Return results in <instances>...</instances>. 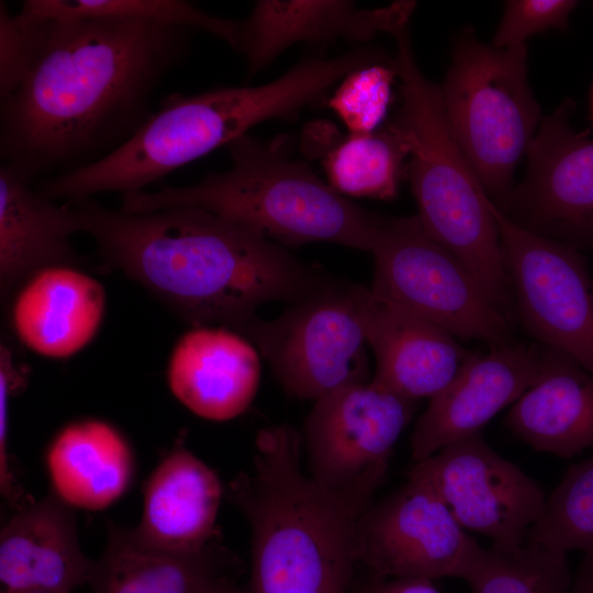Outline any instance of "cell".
Instances as JSON below:
<instances>
[{"label": "cell", "mask_w": 593, "mask_h": 593, "mask_svg": "<svg viewBox=\"0 0 593 593\" xmlns=\"http://www.w3.org/2000/svg\"><path fill=\"white\" fill-rule=\"evenodd\" d=\"M48 21L34 64L0 108L2 164L30 183L125 143L153 114L152 96L194 31L124 18Z\"/></svg>", "instance_id": "6da1fadb"}, {"label": "cell", "mask_w": 593, "mask_h": 593, "mask_svg": "<svg viewBox=\"0 0 593 593\" xmlns=\"http://www.w3.org/2000/svg\"><path fill=\"white\" fill-rule=\"evenodd\" d=\"M101 257L197 326L239 332L267 302L301 301L327 284L324 270L286 247L206 210L149 213L68 202Z\"/></svg>", "instance_id": "7a4b0ae2"}, {"label": "cell", "mask_w": 593, "mask_h": 593, "mask_svg": "<svg viewBox=\"0 0 593 593\" xmlns=\"http://www.w3.org/2000/svg\"><path fill=\"white\" fill-rule=\"evenodd\" d=\"M373 60L370 49L334 58L309 57L261 86L170 96L120 147L94 163L49 177L37 191L68 202L102 192L142 191L177 168L230 145L258 123L294 114Z\"/></svg>", "instance_id": "3957f363"}, {"label": "cell", "mask_w": 593, "mask_h": 593, "mask_svg": "<svg viewBox=\"0 0 593 593\" xmlns=\"http://www.w3.org/2000/svg\"><path fill=\"white\" fill-rule=\"evenodd\" d=\"M301 433L288 424L258 430L250 471L224 491L251 533L245 593L350 589L362 511L321 488L302 467Z\"/></svg>", "instance_id": "277c9868"}, {"label": "cell", "mask_w": 593, "mask_h": 593, "mask_svg": "<svg viewBox=\"0 0 593 593\" xmlns=\"http://www.w3.org/2000/svg\"><path fill=\"white\" fill-rule=\"evenodd\" d=\"M290 138L245 134L228 145L232 166L184 187L121 195L120 210L149 213L191 205L244 225L283 247L334 243L370 251L384 216L324 182L291 154Z\"/></svg>", "instance_id": "5b68a950"}, {"label": "cell", "mask_w": 593, "mask_h": 593, "mask_svg": "<svg viewBox=\"0 0 593 593\" xmlns=\"http://www.w3.org/2000/svg\"><path fill=\"white\" fill-rule=\"evenodd\" d=\"M394 57L402 104L390 123L406 146L407 175L425 230L473 273L505 315L513 300L491 199L456 142L440 86L417 66L409 24L398 30Z\"/></svg>", "instance_id": "8992f818"}, {"label": "cell", "mask_w": 593, "mask_h": 593, "mask_svg": "<svg viewBox=\"0 0 593 593\" xmlns=\"http://www.w3.org/2000/svg\"><path fill=\"white\" fill-rule=\"evenodd\" d=\"M449 128L494 204L513 189L514 171L541 121L527 76V47L497 48L461 31L440 86Z\"/></svg>", "instance_id": "52a82bcc"}, {"label": "cell", "mask_w": 593, "mask_h": 593, "mask_svg": "<svg viewBox=\"0 0 593 593\" xmlns=\"http://www.w3.org/2000/svg\"><path fill=\"white\" fill-rule=\"evenodd\" d=\"M370 253L371 291L440 326L491 347L511 343L510 321L469 268L423 226L417 215L383 217Z\"/></svg>", "instance_id": "ba28073f"}, {"label": "cell", "mask_w": 593, "mask_h": 593, "mask_svg": "<svg viewBox=\"0 0 593 593\" xmlns=\"http://www.w3.org/2000/svg\"><path fill=\"white\" fill-rule=\"evenodd\" d=\"M350 284L333 278L278 317L257 316L238 332L254 344L288 394L315 402L370 381L368 344Z\"/></svg>", "instance_id": "9c48e42d"}, {"label": "cell", "mask_w": 593, "mask_h": 593, "mask_svg": "<svg viewBox=\"0 0 593 593\" xmlns=\"http://www.w3.org/2000/svg\"><path fill=\"white\" fill-rule=\"evenodd\" d=\"M416 401L372 379L318 399L301 433L309 475L325 491L367 511Z\"/></svg>", "instance_id": "30bf717a"}, {"label": "cell", "mask_w": 593, "mask_h": 593, "mask_svg": "<svg viewBox=\"0 0 593 593\" xmlns=\"http://www.w3.org/2000/svg\"><path fill=\"white\" fill-rule=\"evenodd\" d=\"M491 209L522 325L541 345L593 373V277L585 258L571 246L517 226L493 202Z\"/></svg>", "instance_id": "8fae6325"}, {"label": "cell", "mask_w": 593, "mask_h": 593, "mask_svg": "<svg viewBox=\"0 0 593 593\" xmlns=\"http://www.w3.org/2000/svg\"><path fill=\"white\" fill-rule=\"evenodd\" d=\"M573 110L566 100L541 119L524 179L493 204L524 230L593 250V138L573 130Z\"/></svg>", "instance_id": "7c38bea8"}, {"label": "cell", "mask_w": 593, "mask_h": 593, "mask_svg": "<svg viewBox=\"0 0 593 593\" xmlns=\"http://www.w3.org/2000/svg\"><path fill=\"white\" fill-rule=\"evenodd\" d=\"M406 477L428 485L465 530L497 546L525 542L547 500L541 486L493 450L481 433L415 462Z\"/></svg>", "instance_id": "4fadbf2b"}, {"label": "cell", "mask_w": 593, "mask_h": 593, "mask_svg": "<svg viewBox=\"0 0 593 593\" xmlns=\"http://www.w3.org/2000/svg\"><path fill=\"white\" fill-rule=\"evenodd\" d=\"M482 546L422 481L406 483L361 515L357 563L373 578L465 579Z\"/></svg>", "instance_id": "5bb4252c"}, {"label": "cell", "mask_w": 593, "mask_h": 593, "mask_svg": "<svg viewBox=\"0 0 593 593\" xmlns=\"http://www.w3.org/2000/svg\"><path fill=\"white\" fill-rule=\"evenodd\" d=\"M546 360V346L513 342L491 347L486 354H472L417 419L411 435L413 460H424L447 445L481 433L539 379Z\"/></svg>", "instance_id": "9a60e30c"}, {"label": "cell", "mask_w": 593, "mask_h": 593, "mask_svg": "<svg viewBox=\"0 0 593 593\" xmlns=\"http://www.w3.org/2000/svg\"><path fill=\"white\" fill-rule=\"evenodd\" d=\"M368 346L376 358L372 380L411 400L434 398L472 356L433 322L359 284H350Z\"/></svg>", "instance_id": "2e32d148"}, {"label": "cell", "mask_w": 593, "mask_h": 593, "mask_svg": "<svg viewBox=\"0 0 593 593\" xmlns=\"http://www.w3.org/2000/svg\"><path fill=\"white\" fill-rule=\"evenodd\" d=\"M415 7L412 0L376 9L342 0H260L240 21L237 51L245 57L250 78L293 44L338 38L366 42L380 33L393 36L410 24Z\"/></svg>", "instance_id": "e0dca14e"}, {"label": "cell", "mask_w": 593, "mask_h": 593, "mask_svg": "<svg viewBox=\"0 0 593 593\" xmlns=\"http://www.w3.org/2000/svg\"><path fill=\"white\" fill-rule=\"evenodd\" d=\"M259 353L226 327L197 326L181 336L168 365L172 394L191 412L211 421L244 413L259 388Z\"/></svg>", "instance_id": "ac0fdd59"}, {"label": "cell", "mask_w": 593, "mask_h": 593, "mask_svg": "<svg viewBox=\"0 0 593 593\" xmlns=\"http://www.w3.org/2000/svg\"><path fill=\"white\" fill-rule=\"evenodd\" d=\"M74 507L51 492L18 510L0 533L4 590L71 593L88 584L94 561L80 548Z\"/></svg>", "instance_id": "d6986e66"}, {"label": "cell", "mask_w": 593, "mask_h": 593, "mask_svg": "<svg viewBox=\"0 0 593 593\" xmlns=\"http://www.w3.org/2000/svg\"><path fill=\"white\" fill-rule=\"evenodd\" d=\"M224 491L214 470L177 446L149 477L141 522L130 535L150 549L199 550L220 534L216 517Z\"/></svg>", "instance_id": "ffe728a7"}, {"label": "cell", "mask_w": 593, "mask_h": 593, "mask_svg": "<svg viewBox=\"0 0 593 593\" xmlns=\"http://www.w3.org/2000/svg\"><path fill=\"white\" fill-rule=\"evenodd\" d=\"M102 284L70 265L44 267L27 277L11 306L21 343L49 358L69 357L87 346L104 314Z\"/></svg>", "instance_id": "44dd1931"}, {"label": "cell", "mask_w": 593, "mask_h": 593, "mask_svg": "<svg viewBox=\"0 0 593 593\" xmlns=\"http://www.w3.org/2000/svg\"><path fill=\"white\" fill-rule=\"evenodd\" d=\"M242 562L221 533L203 548L168 552L138 545L127 528L108 524V544L94 561L91 593H205L216 581L239 575Z\"/></svg>", "instance_id": "7402d4cb"}, {"label": "cell", "mask_w": 593, "mask_h": 593, "mask_svg": "<svg viewBox=\"0 0 593 593\" xmlns=\"http://www.w3.org/2000/svg\"><path fill=\"white\" fill-rule=\"evenodd\" d=\"M505 425L535 450L561 458L593 447V373L547 347L544 372L512 404Z\"/></svg>", "instance_id": "603a6c76"}, {"label": "cell", "mask_w": 593, "mask_h": 593, "mask_svg": "<svg viewBox=\"0 0 593 593\" xmlns=\"http://www.w3.org/2000/svg\"><path fill=\"white\" fill-rule=\"evenodd\" d=\"M81 231L71 206L31 189V183L7 165L0 167V289L11 290L35 271L71 265L77 255L70 237Z\"/></svg>", "instance_id": "cb8c5ba5"}, {"label": "cell", "mask_w": 593, "mask_h": 593, "mask_svg": "<svg viewBox=\"0 0 593 593\" xmlns=\"http://www.w3.org/2000/svg\"><path fill=\"white\" fill-rule=\"evenodd\" d=\"M53 493L71 507L103 510L119 500L133 475V456L112 425L85 419L65 426L46 454Z\"/></svg>", "instance_id": "d4e9b609"}, {"label": "cell", "mask_w": 593, "mask_h": 593, "mask_svg": "<svg viewBox=\"0 0 593 593\" xmlns=\"http://www.w3.org/2000/svg\"><path fill=\"white\" fill-rule=\"evenodd\" d=\"M407 156L405 144L388 124L332 145L324 167L329 184L343 195L390 200L396 195Z\"/></svg>", "instance_id": "484cf974"}, {"label": "cell", "mask_w": 593, "mask_h": 593, "mask_svg": "<svg viewBox=\"0 0 593 593\" xmlns=\"http://www.w3.org/2000/svg\"><path fill=\"white\" fill-rule=\"evenodd\" d=\"M473 593H570L567 553L526 540L482 547L463 579Z\"/></svg>", "instance_id": "4316f807"}, {"label": "cell", "mask_w": 593, "mask_h": 593, "mask_svg": "<svg viewBox=\"0 0 593 593\" xmlns=\"http://www.w3.org/2000/svg\"><path fill=\"white\" fill-rule=\"evenodd\" d=\"M22 10L57 21L124 18L208 32L237 51L240 21L206 13L181 0H26Z\"/></svg>", "instance_id": "83f0119b"}, {"label": "cell", "mask_w": 593, "mask_h": 593, "mask_svg": "<svg viewBox=\"0 0 593 593\" xmlns=\"http://www.w3.org/2000/svg\"><path fill=\"white\" fill-rule=\"evenodd\" d=\"M527 540L563 553L593 552V457L567 469Z\"/></svg>", "instance_id": "f1b7e54d"}, {"label": "cell", "mask_w": 593, "mask_h": 593, "mask_svg": "<svg viewBox=\"0 0 593 593\" xmlns=\"http://www.w3.org/2000/svg\"><path fill=\"white\" fill-rule=\"evenodd\" d=\"M395 78L394 58L357 68L339 81L327 105L350 134L374 132L387 114Z\"/></svg>", "instance_id": "f546056e"}, {"label": "cell", "mask_w": 593, "mask_h": 593, "mask_svg": "<svg viewBox=\"0 0 593 593\" xmlns=\"http://www.w3.org/2000/svg\"><path fill=\"white\" fill-rule=\"evenodd\" d=\"M48 19L21 9L14 15L0 2V99L26 77L44 43Z\"/></svg>", "instance_id": "4dcf8cb0"}, {"label": "cell", "mask_w": 593, "mask_h": 593, "mask_svg": "<svg viewBox=\"0 0 593 593\" xmlns=\"http://www.w3.org/2000/svg\"><path fill=\"white\" fill-rule=\"evenodd\" d=\"M578 1L572 0H510L494 33L492 45L518 49L526 41L550 29L566 30Z\"/></svg>", "instance_id": "1f68e13d"}, {"label": "cell", "mask_w": 593, "mask_h": 593, "mask_svg": "<svg viewBox=\"0 0 593 593\" xmlns=\"http://www.w3.org/2000/svg\"><path fill=\"white\" fill-rule=\"evenodd\" d=\"M13 356L7 345L0 348V492L16 511L34 500L19 485L9 458V403L12 393L22 384V373L14 367Z\"/></svg>", "instance_id": "d6a6232c"}, {"label": "cell", "mask_w": 593, "mask_h": 593, "mask_svg": "<svg viewBox=\"0 0 593 593\" xmlns=\"http://www.w3.org/2000/svg\"><path fill=\"white\" fill-rule=\"evenodd\" d=\"M366 593H440L428 578H373L362 588Z\"/></svg>", "instance_id": "836d02e7"}, {"label": "cell", "mask_w": 593, "mask_h": 593, "mask_svg": "<svg viewBox=\"0 0 593 593\" xmlns=\"http://www.w3.org/2000/svg\"><path fill=\"white\" fill-rule=\"evenodd\" d=\"M570 593H593V552L584 555L573 574Z\"/></svg>", "instance_id": "e575fe53"}, {"label": "cell", "mask_w": 593, "mask_h": 593, "mask_svg": "<svg viewBox=\"0 0 593 593\" xmlns=\"http://www.w3.org/2000/svg\"><path fill=\"white\" fill-rule=\"evenodd\" d=\"M205 593H245L237 583V575H228L213 583Z\"/></svg>", "instance_id": "d590c367"}, {"label": "cell", "mask_w": 593, "mask_h": 593, "mask_svg": "<svg viewBox=\"0 0 593 593\" xmlns=\"http://www.w3.org/2000/svg\"><path fill=\"white\" fill-rule=\"evenodd\" d=\"M1 593H57L45 590H3Z\"/></svg>", "instance_id": "8d00e7d4"}, {"label": "cell", "mask_w": 593, "mask_h": 593, "mask_svg": "<svg viewBox=\"0 0 593 593\" xmlns=\"http://www.w3.org/2000/svg\"><path fill=\"white\" fill-rule=\"evenodd\" d=\"M315 593H349V589H331Z\"/></svg>", "instance_id": "74e56055"}, {"label": "cell", "mask_w": 593, "mask_h": 593, "mask_svg": "<svg viewBox=\"0 0 593 593\" xmlns=\"http://www.w3.org/2000/svg\"><path fill=\"white\" fill-rule=\"evenodd\" d=\"M591 116H592V122H593V89L591 93Z\"/></svg>", "instance_id": "f35d334b"}, {"label": "cell", "mask_w": 593, "mask_h": 593, "mask_svg": "<svg viewBox=\"0 0 593 593\" xmlns=\"http://www.w3.org/2000/svg\"><path fill=\"white\" fill-rule=\"evenodd\" d=\"M359 593H366V592L363 591V589H361Z\"/></svg>", "instance_id": "ab89813d"}]
</instances>
